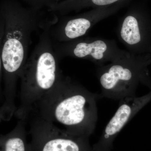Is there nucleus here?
Masks as SVG:
<instances>
[{"label": "nucleus", "mask_w": 151, "mask_h": 151, "mask_svg": "<svg viewBox=\"0 0 151 151\" xmlns=\"http://www.w3.org/2000/svg\"><path fill=\"white\" fill-rule=\"evenodd\" d=\"M42 10L24 6L18 0H2L0 6L1 60L4 85L3 106L14 109L17 84L28 58L34 33L51 20Z\"/></svg>", "instance_id": "nucleus-1"}, {"label": "nucleus", "mask_w": 151, "mask_h": 151, "mask_svg": "<svg viewBox=\"0 0 151 151\" xmlns=\"http://www.w3.org/2000/svg\"><path fill=\"white\" fill-rule=\"evenodd\" d=\"M100 98V94L63 76L31 112L68 134L89 139L96 129Z\"/></svg>", "instance_id": "nucleus-2"}, {"label": "nucleus", "mask_w": 151, "mask_h": 151, "mask_svg": "<svg viewBox=\"0 0 151 151\" xmlns=\"http://www.w3.org/2000/svg\"><path fill=\"white\" fill-rule=\"evenodd\" d=\"M50 21L43 28L39 41L21 71L20 104L16 112L26 118L34 105L55 86L63 76L50 35Z\"/></svg>", "instance_id": "nucleus-3"}, {"label": "nucleus", "mask_w": 151, "mask_h": 151, "mask_svg": "<svg viewBox=\"0 0 151 151\" xmlns=\"http://www.w3.org/2000/svg\"><path fill=\"white\" fill-rule=\"evenodd\" d=\"M97 73L101 86L100 98L120 101L136 97L139 84L149 83L145 63L133 53L99 66Z\"/></svg>", "instance_id": "nucleus-4"}, {"label": "nucleus", "mask_w": 151, "mask_h": 151, "mask_svg": "<svg viewBox=\"0 0 151 151\" xmlns=\"http://www.w3.org/2000/svg\"><path fill=\"white\" fill-rule=\"evenodd\" d=\"M52 41L59 58L70 57L88 60L99 66L121 59L130 53L119 48L114 41L103 39L80 38L67 42Z\"/></svg>", "instance_id": "nucleus-5"}, {"label": "nucleus", "mask_w": 151, "mask_h": 151, "mask_svg": "<svg viewBox=\"0 0 151 151\" xmlns=\"http://www.w3.org/2000/svg\"><path fill=\"white\" fill-rule=\"evenodd\" d=\"M29 134L31 151H94L89 139L68 134L36 115Z\"/></svg>", "instance_id": "nucleus-6"}, {"label": "nucleus", "mask_w": 151, "mask_h": 151, "mask_svg": "<svg viewBox=\"0 0 151 151\" xmlns=\"http://www.w3.org/2000/svg\"><path fill=\"white\" fill-rule=\"evenodd\" d=\"M126 2L110 6L92 9L73 16H58L50 27L52 40L67 42L84 36L90 29L103 19L119 10Z\"/></svg>", "instance_id": "nucleus-7"}, {"label": "nucleus", "mask_w": 151, "mask_h": 151, "mask_svg": "<svg viewBox=\"0 0 151 151\" xmlns=\"http://www.w3.org/2000/svg\"><path fill=\"white\" fill-rule=\"evenodd\" d=\"M151 101V91L142 97L120 100L119 108L103 130L99 140L92 147L94 151H112L113 142L122 129Z\"/></svg>", "instance_id": "nucleus-8"}, {"label": "nucleus", "mask_w": 151, "mask_h": 151, "mask_svg": "<svg viewBox=\"0 0 151 151\" xmlns=\"http://www.w3.org/2000/svg\"><path fill=\"white\" fill-rule=\"evenodd\" d=\"M140 19L137 11H131L122 20L119 29V37L130 50L137 53L142 40Z\"/></svg>", "instance_id": "nucleus-9"}, {"label": "nucleus", "mask_w": 151, "mask_h": 151, "mask_svg": "<svg viewBox=\"0 0 151 151\" xmlns=\"http://www.w3.org/2000/svg\"><path fill=\"white\" fill-rule=\"evenodd\" d=\"M127 0H62L49 9L58 16L66 15L72 12H78L87 8H97L110 6Z\"/></svg>", "instance_id": "nucleus-10"}, {"label": "nucleus", "mask_w": 151, "mask_h": 151, "mask_svg": "<svg viewBox=\"0 0 151 151\" xmlns=\"http://www.w3.org/2000/svg\"><path fill=\"white\" fill-rule=\"evenodd\" d=\"M24 121L21 119L12 132L1 136V151H31L27 141Z\"/></svg>", "instance_id": "nucleus-11"}, {"label": "nucleus", "mask_w": 151, "mask_h": 151, "mask_svg": "<svg viewBox=\"0 0 151 151\" xmlns=\"http://www.w3.org/2000/svg\"><path fill=\"white\" fill-rule=\"evenodd\" d=\"M28 6L37 10H42L46 9L47 10L56 5L62 0H23Z\"/></svg>", "instance_id": "nucleus-12"}]
</instances>
